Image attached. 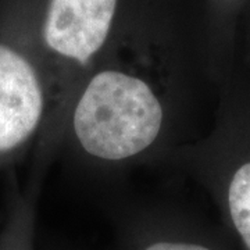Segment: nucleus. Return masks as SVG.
<instances>
[{"instance_id":"obj_1","label":"nucleus","mask_w":250,"mask_h":250,"mask_svg":"<svg viewBox=\"0 0 250 250\" xmlns=\"http://www.w3.org/2000/svg\"><path fill=\"white\" fill-rule=\"evenodd\" d=\"M210 88L217 92L206 64L164 50L103 47L72 99L59 154L106 177L164 164L200 136Z\"/></svg>"},{"instance_id":"obj_2","label":"nucleus","mask_w":250,"mask_h":250,"mask_svg":"<svg viewBox=\"0 0 250 250\" xmlns=\"http://www.w3.org/2000/svg\"><path fill=\"white\" fill-rule=\"evenodd\" d=\"M210 193L250 250V78L235 65L217 88L213 121L166 160Z\"/></svg>"},{"instance_id":"obj_3","label":"nucleus","mask_w":250,"mask_h":250,"mask_svg":"<svg viewBox=\"0 0 250 250\" xmlns=\"http://www.w3.org/2000/svg\"><path fill=\"white\" fill-rule=\"evenodd\" d=\"M47 108L38 46L29 39L0 36V170L35 147Z\"/></svg>"},{"instance_id":"obj_4","label":"nucleus","mask_w":250,"mask_h":250,"mask_svg":"<svg viewBox=\"0 0 250 250\" xmlns=\"http://www.w3.org/2000/svg\"><path fill=\"white\" fill-rule=\"evenodd\" d=\"M121 250H220L175 210L135 207L120 218Z\"/></svg>"},{"instance_id":"obj_5","label":"nucleus","mask_w":250,"mask_h":250,"mask_svg":"<svg viewBox=\"0 0 250 250\" xmlns=\"http://www.w3.org/2000/svg\"><path fill=\"white\" fill-rule=\"evenodd\" d=\"M38 188L18 187L14 174L10 175L7 210L0 229V250H35Z\"/></svg>"},{"instance_id":"obj_6","label":"nucleus","mask_w":250,"mask_h":250,"mask_svg":"<svg viewBox=\"0 0 250 250\" xmlns=\"http://www.w3.org/2000/svg\"><path fill=\"white\" fill-rule=\"evenodd\" d=\"M248 77H249V78H250V75H248Z\"/></svg>"}]
</instances>
